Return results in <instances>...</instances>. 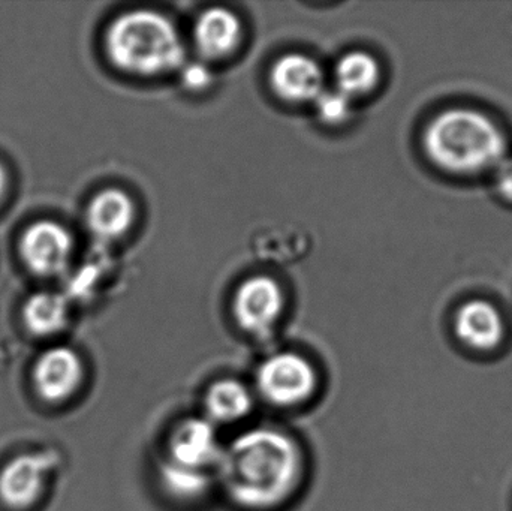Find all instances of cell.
Segmentation results:
<instances>
[{
  "label": "cell",
  "instance_id": "7a4b0ae2",
  "mask_svg": "<svg viewBox=\"0 0 512 511\" xmlns=\"http://www.w3.org/2000/svg\"><path fill=\"white\" fill-rule=\"evenodd\" d=\"M423 143L436 167L462 176L493 171L507 156L504 131L487 114L472 108L439 113L426 126Z\"/></svg>",
  "mask_w": 512,
  "mask_h": 511
},
{
  "label": "cell",
  "instance_id": "7c38bea8",
  "mask_svg": "<svg viewBox=\"0 0 512 511\" xmlns=\"http://www.w3.org/2000/svg\"><path fill=\"white\" fill-rule=\"evenodd\" d=\"M254 389L236 378L215 381L204 395L203 416L219 426L237 425L255 410Z\"/></svg>",
  "mask_w": 512,
  "mask_h": 511
},
{
  "label": "cell",
  "instance_id": "d6986e66",
  "mask_svg": "<svg viewBox=\"0 0 512 511\" xmlns=\"http://www.w3.org/2000/svg\"><path fill=\"white\" fill-rule=\"evenodd\" d=\"M495 185L499 194L512 201V156H505L495 170Z\"/></svg>",
  "mask_w": 512,
  "mask_h": 511
},
{
  "label": "cell",
  "instance_id": "6da1fadb",
  "mask_svg": "<svg viewBox=\"0 0 512 511\" xmlns=\"http://www.w3.org/2000/svg\"><path fill=\"white\" fill-rule=\"evenodd\" d=\"M306 477L303 447L288 432L258 426L224 446L216 486L233 506L274 511L294 500Z\"/></svg>",
  "mask_w": 512,
  "mask_h": 511
},
{
  "label": "cell",
  "instance_id": "ac0fdd59",
  "mask_svg": "<svg viewBox=\"0 0 512 511\" xmlns=\"http://www.w3.org/2000/svg\"><path fill=\"white\" fill-rule=\"evenodd\" d=\"M316 111L322 122L328 125H337L345 122L351 111V98L343 95L340 90H324L315 101Z\"/></svg>",
  "mask_w": 512,
  "mask_h": 511
},
{
  "label": "cell",
  "instance_id": "5b68a950",
  "mask_svg": "<svg viewBox=\"0 0 512 511\" xmlns=\"http://www.w3.org/2000/svg\"><path fill=\"white\" fill-rule=\"evenodd\" d=\"M222 452L224 446L212 422L204 416L186 417L168 435L162 459L185 470L215 474Z\"/></svg>",
  "mask_w": 512,
  "mask_h": 511
},
{
  "label": "cell",
  "instance_id": "ffe728a7",
  "mask_svg": "<svg viewBox=\"0 0 512 511\" xmlns=\"http://www.w3.org/2000/svg\"><path fill=\"white\" fill-rule=\"evenodd\" d=\"M210 74L204 66L189 65L183 69V83L192 90L204 89L209 84Z\"/></svg>",
  "mask_w": 512,
  "mask_h": 511
},
{
  "label": "cell",
  "instance_id": "e0dca14e",
  "mask_svg": "<svg viewBox=\"0 0 512 511\" xmlns=\"http://www.w3.org/2000/svg\"><path fill=\"white\" fill-rule=\"evenodd\" d=\"M381 77L375 57L364 51H352L339 60L336 66L337 90L343 95L363 96L372 92Z\"/></svg>",
  "mask_w": 512,
  "mask_h": 511
},
{
  "label": "cell",
  "instance_id": "30bf717a",
  "mask_svg": "<svg viewBox=\"0 0 512 511\" xmlns=\"http://www.w3.org/2000/svg\"><path fill=\"white\" fill-rule=\"evenodd\" d=\"M270 84L273 92L283 101L292 104L315 102L324 92V72L310 57L286 54L271 68Z\"/></svg>",
  "mask_w": 512,
  "mask_h": 511
},
{
  "label": "cell",
  "instance_id": "9a60e30c",
  "mask_svg": "<svg viewBox=\"0 0 512 511\" xmlns=\"http://www.w3.org/2000/svg\"><path fill=\"white\" fill-rule=\"evenodd\" d=\"M158 483L168 498L182 504L204 500L216 486L215 474L198 473L168 464L164 459L156 465Z\"/></svg>",
  "mask_w": 512,
  "mask_h": 511
},
{
  "label": "cell",
  "instance_id": "4fadbf2b",
  "mask_svg": "<svg viewBox=\"0 0 512 511\" xmlns=\"http://www.w3.org/2000/svg\"><path fill=\"white\" fill-rule=\"evenodd\" d=\"M134 219V201L122 189L111 188L99 192L87 207V227L93 236L101 240H116L125 236Z\"/></svg>",
  "mask_w": 512,
  "mask_h": 511
},
{
  "label": "cell",
  "instance_id": "8992f818",
  "mask_svg": "<svg viewBox=\"0 0 512 511\" xmlns=\"http://www.w3.org/2000/svg\"><path fill=\"white\" fill-rule=\"evenodd\" d=\"M285 308L282 288L268 276L246 279L234 294L233 315L240 329L255 338L271 333Z\"/></svg>",
  "mask_w": 512,
  "mask_h": 511
},
{
  "label": "cell",
  "instance_id": "ba28073f",
  "mask_svg": "<svg viewBox=\"0 0 512 511\" xmlns=\"http://www.w3.org/2000/svg\"><path fill=\"white\" fill-rule=\"evenodd\" d=\"M32 378L42 401L63 404L80 392L86 380V368L77 351L69 347H53L36 360Z\"/></svg>",
  "mask_w": 512,
  "mask_h": 511
},
{
  "label": "cell",
  "instance_id": "5bb4252c",
  "mask_svg": "<svg viewBox=\"0 0 512 511\" xmlns=\"http://www.w3.org/2000/svg\"><path fill=\"white\" fill-rule=\"evenodd\" d=\"M198 51L207 59H222L242 41V23L233 12L212 8L198 17L194 30Z\"/></svg>",
  "mask_w": 512,
  "mask_h": 511
},
{
  "label": "cell",
  "instance_id": "277c9868",
  "mask_svg": "<svg viewBox=\"0 0 512 511\" xmlns=\"http://www.w3.org/2000/svg\"><path fill=\"white\" fill-rule=\"evenodd\" d=\"M254 393L268 407L298 410L313 401L319 389V374L307 357L294 351L271 354L256 368Z\"/></svg>",
  "mask_w": 512,
  "mask_h": 511
},
{
  "label": "cell",
  "instance_id": "2e32d148",
  "mask_svg": "<svg viewBox=\"0 0 512 511\" xmlns=\"http://www.w3.org/2000/svg\"><path fill=\"white\" fill-rule=\"evenodd\" d=\"M23 320L27 330L39 338L57 335L68 323V302L53 291H39L24 303Z\"/></svg>",
  "mask_w": 512,
  "mask_h": 511
},
{
  "label": "cell",
  "instance_id": "8fae6325",
  "mask_svg": "<svg viewBox=\"0 0 512 511\" xmlns=\"http://www.w3.org/2000/svg\"><path fill=\"white\" fill-rule=\"evenodd\" d=\"M454 329L466 347L480 351L498 347L505 335L501 312L492 303L480 299L462 305L457 311Z\"/></svg>",
  "mask_w": 512,
  "mask_h": 511
},
{
  "label": "cell",
  "instance_id": "3957f363",
  "mask_svg": "<svg viewBox=\"0 0 512 511\" xmlns=\"http://www.w3.org/2000/svg\"><path fill=\"white\" fill-rule=\"evenodd\" d=\"M108 59L120 71L155 77L185 62V45L176 26L155 11H131L117 17L105 35Z\"/></svg>",
  "mask_w": 512,
  "mask_h": 511
},
{
  "label": "cell",
  "instance_id": "9c48e42d",
  "mask_svg": "<svg viewBox=\"0 0 512 511\" xmlns=\"http://www.w3.org/2000/svg\"><path fill=\"white\" fill-rule=\"evenodd\" d=\"M56 465L51 453H30L9 461L0 471V500L12 510L35 506L44 494L48 474Z\"/></svg>",
  "mask_w": 512,
  "mask_h": 511
},
{
  "label": "cell",
  "instance_id": "44dd1931",
  "mask_svg": "<svg viewBox=\"0 0 512 511\" xmlns=\"http://www.w3.org/2000/svg\"><path fill=\"white\" fill-rule=\"evenodd\" d=\"M6 186H8V174H6L5 167L0 164V203H2L3 195H5Z\"/></svg>",
  "mask_w": 512,
  "mask_h": 511
},
{
  "label": "cell",
  "instance_id": "52a82bcc",
  "mask_svg": "<svg viewBox=\"0 0 512 511\" xmlns=\"http://www.w3.org/2000/svg\"><path fill=\"white\" fill-rule=\"evenodd\" d=\"M74 240L63 225L38 221L24 231L20 254L35 275L54 278L62 275L71 263Z\"/></svg>",
  "mask_w": 512,
  "mask_h": 511
}]
</instances>
